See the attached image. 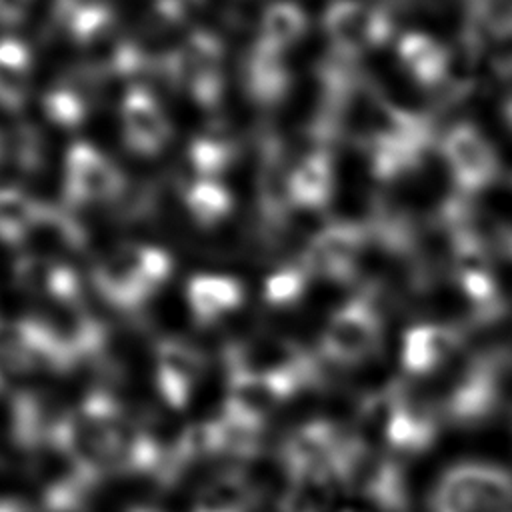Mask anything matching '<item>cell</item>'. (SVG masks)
Here are the masks:
<instances>
[{
    "label": "cell",
    "mask_w": 512,
    "mask_h": 512,
    "mask_svg": "<svg viewBox=\"0 0 512 512\" xmlns=\"http://www.w3.org/2000/svg\"><path fill=\"white\" fill-rule=\"evenodd\" d=\"M380 340L382 322L376 310L362 300H350L322 328L320 352L334 364L356 366L378 350Z\"/></svg>",
    "instance_id": "277c9868"
},
{
    "label": "cell",
    "mask_w": 512,
    "mask_h": 512,
    "mask_svg": "<svg viewBox=\"0 0 512 512\" xmlns=\"http://www.w3.org/2000/svg\"><path fill=\"white\" fill-rule=\"evenodd\" d=\"M334 188V170L330 156L322 150L304 156L288 172V194L290 204L300 208L324 206Z\"/></svg>",
    "instance_id": "ac0fdd59"
},
{
    "label": "cell",
    "mask_w": 512,
    "mask_h": 512,
    "mask_svg": "<svg viewBox=\"0 0 512 512\" xmlns=\"http://www.w3.org/2000/svg\"><path fill=\"white\" fill-rule=\"evenodd\" d=\"M352 434H344L334 422L312 420L294 428L282 444V462L294 482L338 480Z\"/></svg>",
    "instance_id": "3957f363"
},
{
    "label": "cell",
    "mask_w": 512,
    "mask_h": 512,
    "mask_svg": "<svg viewBox=\"0 0 512 512\" xmlns=\"http://www.w3.org/2000/svg\"><path fill=\"white\" fill-rule=\"evenodd\" d=\"M94 280L100 294L116 308L130 310L144 304L148 298L118 252H112L98 264Z\"/></svg>",
    "instance_id": "484cf974"
},
{
    "label": "cell",
    "mask_w": 512,
    "mask_h": 512,
    "mask_svg": "<svg viewBox=\"0 0 512 512\" xmlns=\"http://www.w3.org/2000/svg\"><path fill=\"white\" fill-rule=\"evenodd\" d=\"M398 58L422 84H438L450 72V50L424 32H408L398 42Z\"/></svg>",
    "instance_id": "d6986e66"
},
{
    "label": "cell",
    "mask_w": 512,
    "mask_h": 512,
    "mask_svg": "<svg viewBox=\"0 0 512 512\" xmlns=\"http://www.w3.org/2000/svg\"><path fill=\"white\" fill-rule=\"evenodd\" d=\"M44 208L20 188H0V240L6 244L26 240L38 228Z\"/></svg>",
    "instance_id": "7402d4cb"
},
{
    "label": "cell",
    "mask_w": 512,
    "mask_h": 512,
    "mask_svg": "<svg viewBox=\"0 0 512 512\" xmlns=\"http://www.w3.org/2000/svg\"><path fill=\"white\" fill-rule=\"evenodd\" d=\"M186 208L190 216L202 226L220 224L232 210V194L216 178H196L186 190Z\"/></svg>",
    "instance_id": "83f0119b"
},
{
    "label": "cell",
    "mask_w": 512,
    "mask_h": 512,
    "mask_svg": "<svg viewBox=\"0 0 512 512\" xmlns=\"http://www.w3.org/2000/svg\"><path fill=\"white\" fill-rule=\"evenodd\" d=\"M308 272L304 266H284L272 272L264 282V300L270 306L294 304L306 288Z\"/></svg>",
    "instance_id": "f1b7e54d"
},
{
    "label": "cell",
    "mask_w": 512,
    "mask_h": 512,
    "mask_svg": "<svg viewBox=\"0 0 512 512\" xmlns=\"http://www.w3.org/2000/svg\"><path fill=\"white\" fill-rule=\"evenodd\" d=\"M430 506L512 512V472L490 462L454 464L438 478Z\"/></svg>",
    "instance_id": "6da1fadb"
},
{
    "label": "cell",
    "mask_w": 512,
    "mask_h": 512,
    "mask_svg": "<svg viewBox=\"0 0 512 512\" xmlns=\"http://www.w3.org/2000/svg\"><path fill=\"white\" fill-rule=\"evenodd\" d=\"M116 252L128 266L130 274L136 278L146 296L154 294L170 276L172 258L168 256V252L156 246L124 244Z\"/></svg>",
    "instance_id": "4316f807"
},
{
    "label": "cell",
    "mask_w": 512,
    "mask_h": 512,
    "mask_svg": "<svg viewBox=\"0 0 512 512\" xmlns=\"http://www.w3.org/2000/svg\"><path fill=\"white\" fill-rule=\"evenodd\" d=\"M222 54L214 36L196 32L170 56L172 78L200 104L212 106L222 92Z\"/></svg>",
    "instance_id": "52a82bcc"
},
{
    "label": "cell",
    "mask_w": 512,
    "mask_h": 512,
    "mask_svg": "<svg viewBox=\"0 0 512 512\" xmlns=\"http://www.w3.org/2000/svg\"><path fill=\"white\" fill-rule=\"evenodd\" d=\"M120 120L126 144L138 154L160 152L172 136V124L160 102L142 86H132L122 98Z\"/></svg>",
    "instance_id": "7c38bea8"
},
{
    "label": "cell",
    "mask_w": 512,
    "mask_h": 512,
    "mask_svg": "<svg viewBox=\"0 0 512 512\" xmlns=\"http://www.w3.org/2000/svg\"><path fill=\"white\" fill-rule=\"evenodd\" d=\"M44 112L46 116L66 128L78 126L86 116V104L82 96L68 88H56L44 94Z\"/></svg>",
    "instance_id": "4dcf8cb0"
},
{
    "label": "cell",
    "mask_w": 512,
    "mask_h": 512,
    "mask_svg": "<svg viewBox=\"0 0 512 512\" xmlns=\"http://www.w3.org/2000/svg\"><path fill=\"white\" fill-rule=\"evenodd\" d=\"M186 300L196 322L212 324L240 308L244 286L234 276L196 274L186 286Z\"/></svg>",
    "instance_id": "2e32d148"
},
{
    "label": "cell",
    "mask_w": 512,
    "mask_h": 512,
    "mask_svg": "<svg viewBox=\"0 0 512 512\" xmlns=\"http://www.w3.org/2000/svg\"><path fill=\"white\" fill-rule=\"evenodd\" d=\"M64 184L70 200L98 204L116 198L124 188V174L98 148L74 142L66 152Z\"/></svg>",
    "instance_id": "ba28073f"
},
{
    "label": "cell",
    "mask_w": 512,
    "mask_h": 512,
    "mask_svg": "<svg viewBox=\"0 0 512 512\" xmlns=\"http://www.w3.org/2000/svg\"><path fill=\"white\" fill-rule=\"evenodd\" d=\"M280 50L258 40L248 60V88L254 98L272 102L284 94L288 84V72L282 64Z\"/></svg>",
    "instance_id": "cb8c5ba5"
},
{
    "label": "cell",
    "mask_w": 512,
    "mask_h": 512,
    "mask_svg": "<svg viewBox=\"0 0 512 512\" xmlns=\"http://www.w3.org/2000/svg\"><path fill=\"white\" fill-rule=\"evenodd\" d=\"M288 398H292V392L274 380L254 374L228 372V392L224 408L232 412L264 422Z\"/></svg>",
    "instance_id": "e0dca14e"
},
{
    "label": "cell",
    "mask_w": 512,
    "mask_h": 512,
    "mask_svg": "<svg viewBox=\"0 0 512 512\" xmlns=\"http://www.w3.org/2000/svg\"><path fill=\"white\" fill-rule=\"evenodd\" d=\"M0 156H2V142H0Z\"/></svg>",
    "instance_id": "74e56055"
},
{
    "label": "cell",
    "mask_w": 512,
    "mask_h": 512,
    "mask_svg": "<svg viewBox=\"0 0 512 512\" xmlns=\"http://www.w3.org/2000/svg\"><path fill=\"white\" fill-rule=\"evenodd\" d=\"M130 512H158V510H152V508H132Z\"/></svg>",
    "instance_id": "d590c367"
},
{
    "label": "cell",
    "mask_w": 512,
    "mask_h": 512,
    "mask_svg": "<svg viewBox=\"0 0 512 512\" xmlns=\"http://www.w3.org/2000/svg\"><path fill=\"white\" fill-rule=\"evenodd\" d=\"M56 14L80 44L96 42L112 26V6L106 0H56Z\"/></svg>",
    "instance_id": "603a6c76"
},
{
    "label": "cell",
    "mask_w": 512,
    "mask_h": 512,
    "mask_svg": "<svg viewBox=\"0 0 512 512\" xmlns=\"http://www.w3.org/2000/svg\"><path fill=\"white\" fill-rule=\"evenodd\" d=\"M442 154L450 176L464 192H478L498 176V154L472 124L454 126L442 140Z\"/></svg>",
    "instance_id": "30bf717a"
},
{
    "label": "cell",
    "mask_w": 512,
    "mask_h": 512,
    "mask_svg": "<svg viewBox=\"0 0 512 512\" xmlns=\"http://www.w3.org/2000/svg\"><path fill=\"white\" fill-rule=\"evenodd\" d=\"M366 404V416L378 424L386 444L400 452L424 450L436 432L434 416L398 390L380 394Z\"/></svg>",
    "instance_id": "5b68a950"
},
{
    "label": "cell",
    "mask_w": 512,
    "mask_h": 512,
    "mask_svg": "<svg viewBox=\"0 0 512 512\" xmlns=\"http://www.w3.org/2000/svg\"><path fill=\"white\" fill-rule=\"evenodd\" d=\"M32 54L16 38H0V106L20 110L32 84Z\"/></svg>",
    "instance_id": "ffe728a7"
},
{
    "label": "cell",
    "mask_w": 512,
    "mask_h": 512,
    "mask_svg": "<svg viewBox=\"0 0 512 512\" xmlns=\"http://www.w3.org/2000/svg\"><path fill=\"white\" fill-rule=\"evenodd\" d=\"M502 114H504V120H506V124H508V128H510V132H512V98L504 102Z\"/></svg>",
    "instance_id": "836d02e7"
},
{
    "label": "cell",
    "mask_w": 512,
    "mask_h": 512,
    "mask_svg": "<svg viewBox=\"0 0 512 512\" xmlns=\"http://www.w3.org/2000/svg\"><path fill=\"white\" fill-rule=\"evenodd\" d=\"M34 0H0V24L16 26L24 22Z\"/></svg>",
    "instance_id": "1f68e13d"
},
{
    "label": "cell",
    "mask_w": 512,
    "mask_h": 512,
    "mask_svg": "<svg viewBox=\"0 0 512 512\" xmlns=\"http://www.w3.org/2000/svg\"><path fill=\"white\" fill-rule=\"evenodd\" d=\"M362 244L364 232L360 226L350 222L328 224L310 240L302 266L308 274L340 280L352 272Z\"/></svg>",
    "instance_id": "4fadbf2b"
},
{
    "label": "cell",
    "mask_w": 512,
    "mask_h": 512,
    "mask_svg": "<svg viewBox=\"0 0 512 512\" xmlns=\"http://www.w3.org/2000/svg\"><path fill=\"white\" fill-rule=\"evenodd\" d=\"M16 284L36 296L48 298L52 304H76L80 302V278L78 274L48 256L26 254L14 266Z\"/></svg>",
    "instance_id": "5bb4252c"
},
{
    "label": "cell",
    "mask_w": 512,
    "mask_h": 512,
    "mask_svg": "<svg viewBox=\"0 0 512 512\" xmlns=\"http://www.w3.org/2000/svg\"><path fill=\"white\" fill-rule=\"evenodd\" d=\"M228 372L254 374L282 384L292 396L318 380L316 360L288 338L238 342L226 352Z\"/></svg>",
    "instance_id": "7a4b0ae2"
},
{
    "label": "cell",
    "mask_w": 512,
    "mask_h": 512,
    "mask_svg": "<svg viewBox=\"0 0 512 512\" xmlns=\"http://www.w3.org/2000/svg\"><path fill=\"white\" fill-rule=\"evenodd\" d=\"M306 26V12L296 2L276 0L262 12L260 42L282 52L304 36Z\"/></svg>",
    "instance_id": "d4e9b609"
},
{
    "label": "cell",
    "mask_w": 512,
    "mask_h": 512,
    "mask_svg": "<svg viewBox=\"0 0 512 512\" xmlns=\"http://www.w3.org/2000/svg\"><path fill=\"white\" fill-rule=\"evenodd\" d=\"M504 390V364L498 358L474 360L444 400L450 420L472 424L488 418L500 404Z\"/></svg>",
    "instance_id": "8992f818"
},
{
    "label": "cell",
    "mask_w": 512,
    "mask_h": 512,
    "mask_svg": "<svg viewBox=\"0 0 512 512\" xmlns=\"http://www.w3.org/2000/svg\"><path fill=\"white\" fill-rule=\"evenodd\" d=\"M460 344V334L446 324H418L402 338L400 362L410 374H428L446 362Z\"/></svg>",
    "instance_id": "9a60e30c"
},
{
    "label": "cell",
    "mask_w": 512,
    "mask_h": 512,
    "mask_svg": "<svg viewBox=\"0 0 512 512\" xmlns=\"http://www.w3.org/2000/svg\"><path fill=\"white\" fill-rule=\"evenodd\" d=\"M0 512H34L28 504L12 500V498H0Z\"/></svg>",
    "instance_id": "d6a6232c"
},
{
    "label": "cell",
    "mask_w": 512,
    "mask_h": 512,
    "mask_svg": "<svg viewBox=\"0 0 512 512\" xmlns=\"http://www.w3.org/2000/svg\"><path fill=\"white\" fill-rule=\"evenodd\" d=\"M256 492L240 472H224L206 482L190 512H254Z\"/></svg>",
    "instance_id": "44dd1931"
},
{
    "label": "cell",
    "mask_w": 512,
    "mask_h": 512,
    "mask_svg": "<svg viewBox=\"0 0 512 512\" xmlns=\"http://www.w3.org/2000/svg\"><path fill=\"white\" fill-rule=\"evenodd\" d=\"M466 2H470V4H476V6H482V4H486L488 0H466Z\"/></svg>",
    "instance_id": "8d00e7d4"
},
{
    "label": "cell",
    "mask_w": 512,
    "mask_h": 512,
    "mask_svg": "<svg viewBox=\"0 0 512 512\" xmlns=\"http://www.w3.org/2000/svg\"><path fill=\"white\" fill-rule=\"evenodd\" d=\"M432 512H492V510H466V508H446V510H432Z\"/></svg>",
    "instance_id": "e575fe53"
},
{
    "label": "cell",
    "mask_w": 512,
    "mask_h": 512,
    "mask_svg": "<svg viewBox=\"0 0 512 512\" xmlns=\"http://www.w3.org/2000/svg\"><path fill=\"white\" fill-rule=\"evenodd\" d=\"M388 30L386 14L364 0H334L324 12V32L332 48L346 56L382 44Z\"/></svg>",
    "instance_id": "9c48e42d"
},
{
    "label": "cell",
    "mask_w": 512,
    "mask_h": 512,
    "mask_svg": "<svg viewBox=\"0 0 512 512\" xmlns=\"http://www.w3.org/2000/svg\"><path fill=\"white\" fill-rule=\"evenodd\" d=\"M230 160V146L208 134L196 138L190 146V162L200 174L198 178H218Z\"/></svg>",
    "instance_id": "f546056e"
},
{
    "label": "cell",
    "mask_w": 512,
    "mask_h": 512,
    "mask_svg": "<svg viewBox=\"0 0 512 512\" xmlns=\"http://www.w3.org/2000/svg\"><path fill=\"white\" fill-rule=\"evenodd\" d=\"M204 372L202 354L188 342L164 338L154 352V380L160 398L172 410H182L194 396Z\"/></svg>",
    "instance_id": "8fae6325"
}]
</instances>
